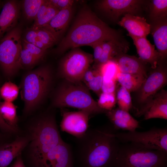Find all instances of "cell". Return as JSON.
Wrapping results in <instances>:
<instances>
[{
    "label": "cell",
    "mask_w": 167,
    "mask_h": 167,
    "mask_svg": "<svg viewBox=\"0 0 167 167\" xmlns=\"http://www.w3.org/2000/svg\"><path fill=\"white\" fill-rule=\"evenodd\" d=\"M146 1L101 0L96 2L97 8L111 21L118 23L122 15H136L142 11Z\"/></svg>",
    "instance_id": "10"
},
{
    "label": "cell",
    "mask_w": 167,
    "mask_h": 167,
    "mask_svg": "<svg viewBox=\"0 0 167 167\" xmlns=\"http://www.w3.org/2000/svg\"><path fill=\"white\" fill-rule=\"evenodd\" d=\"M102 47V54L95 65L94 68H97L112 60L120 54L126 53L129 49L128 44L121 40L104 41Z\"/></svg>",
    "instance_id": "23"
},
{
    "label": "cell",
    "mask_w": 167,
    "mask_h": 167,
    "mask_svg": "<svg viewBox=\"0 0 167 167\" xmlns=\"http://www.w3.org/2000/svg\"><path fill=\"white\" fill-rule=\"evenodd\" d=\"M130 36L133 40L139 58L150 65L152 69L155 68L162 61L160 55L145 37Z\"/></svg>",
    "instance_id": "17"
},
{
    "label": "cell",
    "mask_w": 167,
    "mask_h": 167,
    "mask_svg": "<svg viewBox=\"0 0 167 167\" xmlns=\"http://www.w3.org/2000/svg\"><path fill=\"white\" fill-rule=\"evenodd\" d=\"M11 167H25L21 155L18 156L12 165Z\"/></svg>",
    "instance_id": "43"
},
{
    "label": "cell",
    "mask_w": 167,
    "mask_h": 167,
    "mask_svg": "<svg viewBox=\"0 0 167 167\" xmlns=\"http://www.w3.org/2000/svg\"><path fill=\"white\" fill-rule=\"evenodd\" d=\"M95 75L93 79L86 84L87 87L99 96L101 93V88L103 77L102 75L97 68Z\"/></svg>",
    "instance_id": "35"
},
{
    "label": "cell",
    "mask_w": 167,
    "mask_h": 167,
    "mask_svg": "<svg viewBox=\"0 0 167 167\" xmlns=\"http://www.w3.org/2000/svg\"><path fill=\"white\" fill-rule=\"evenodd\" d=\"M73 7L59 11L43 28L51 32L60 41L70 21Z\"/></svg>",
    "instance_id": "21"
},
{
    "label": "cell",
    "mask_w": 167,
    "mask_h": 167,
    "mask_svg": "<svg viewBox=\"0 0 167 167\" xmlns=\"http://www.w3.org/2000/svg\"><path fill=\"white\" fill-rule=\"evenodd\" d=\"M44 0H24L20 3L25 18L34 20L37 12Z\"/></svg>",
    "instance_id": "28"
},
{
    "label": "cell",
    "mask_w": 167,
    "mask_h": 167,
    "mask_svg": "<svg viewBox=\"0 0 167 167\" xmlns=\"http://www.w3.org/2000/svg\"><path fill=\"white\" fill-rule=\"evenodd\" d=\"M1 80H0V82Z\"/></svg>",
    "instance_id": "46"
},
{
    "label": "cell",
    "mask_w": 167,
    "mask_h": 167,
    "mask_svg": "<svg viewBox=\"0 0 167 167\" xmlns=\"http://www.w3.org/2000/svg\"><path fill=\"white\" fill-rule=\"evenodd\" d=\"M34 167H75L72 146L62 140Z\"/></svg>",
    "instance_id": "13"
},
{
    "label": "cell",
    "mask_w": 167,
    "mask_h": 167,
    "mask_svg": "<svg viewBox=\"0 0 167 167\" xmlns=\"http://www.w3.org/2000/svg\"><path fill=\"white\" fill-rule=\"evenodd\" d=\"M167 69L163 62L150 72L137 91V101L142 107L166 85Z\"/></svg>",
    "instance_id": "11"
},
{
    "label": "cell",
    "mask_w": 167,
    "mask_h": 167,
    "mask_svg": "<svg viewBox=\"0 0 167 167\" xmlns=\"http://www.w3.org/2000/svg\"><path fill=\"white\" fill-rule=\"evenodd\" d=\"M114 136L124 143H131L146 148L167 153V129L153 127L148 131L115 133Z\"/></svg>",
    "instance_id": "9"
},
{
    "label": "cell",
    "mask_w": 167,
    "mask_h": 167,
    "mask_svg": "<svg viewBox=\"0 0 167 167\" xmlns=\"http://www.w3.org/2000/svg\"><path fill=\"white\" fill-rule=\"evenodd\" d=\"M105 113L115 130L133 131L139 127V122L129 112L118 108L107 111Z\"/></svg>",
    "instance_id": "19"
},
{
    "label": "cell",
    "mask_w": 167,
    "mask_h": 167,
    "mask_svg": "<svg viewBox=\"0 0 167 167\" xmlns=\"http://www.w3.org/2000/svg\"><path fill=\"white\" fill-rule=\"evenodd\" d=\"M30 156L34 166L63 140L54 115L46 113L30 127Z\"/></svg>",
    "instance_id": "3"
},
{
    "label": "cell",
    "mask_w": 167,
    "mask_h": 167,
    "mask_svg": "<svg viewBox=\"0 0 167 167\" xmlns=\"http://www.w3.org/2000/svg\"><path fill=\"white\" fill-rule=\"evenodd\" d=\"M47 1L59 11L73 7L75 2L73 0H47Z\"/></svg>",
    "instance_id": "37"
},
{
    "label": "cell",
    "mask_w": 167,
    "mask_h": 167,
    "mask_svg": "<svg viewBox=\"0 0 167 167\" xmlns=\"http://www.w3.org/2000/svg\"><path fill=\"white\" fill-rule=\"evenodd\" d=\"M149 7V17L152 22L167 18V0H152Z\"/></svg>",
    "instance_id": "27"
},
{
    "label": "cell",
    "mask_w": 167,
    "mask_h": 167,
    "mask_svg": "<svg viewBox=\"0 0 167 167\" xmlns=\"http://www.w3.org/2000/svg\"><path fill=\"white\" fill-rule=\"evenodd\" d=\"M117 103L118 108L129 112L132 107L130 92L121 86L116 94Z\"/></svg>",
    "instance_id": "29"
},
{
    "label": "cell",
    "mask_w": 167,
    "mask_h": 167,
    "mask_svg": "<svg viewBox=\"0 0 167 167\" xmlns=\"http://www.w3.org/2000/svg\"><path fill=\"white\" fill-rule=\"evenodd\" d=\"M146 78L136 74L118 72L116 81L130 92L137 91L140 88Z\"/></svg>",
    "instance_id": "25"
},
{
    "label": "cell",
    "mask_w": 167,
    "mask_h": 167,
    "mask_svg": "<svg viewBox=\"0 0 167 167\" xmlns=\"http://www.w3.org/2000/svg\"><path fill=\"white\" fill-rule=\"evenodd\" d=\"M22 46L26 49L39 61L45 55L47 50L41 49L32 44L27 42L24 39L22 40Z\"/></svg>",
    "instance_id": "36"
},
{
    "label": "cell",
    "mask_w": 167,
    "mask_h": 167,
    "mask_svg": "<svg viewBox=\"0 0 167 167\" xmlns=\"http://www.w3.org/2000/svg\"><path fill=\"white\" fill-rule=\"evenodd\" d=\"M23 39L32 44L38 41L36 29L32 28L28 29L25 32Z\"/></svg>",
    "instance_id": "40"
},
{
    "label": "cell",
    "mask_w": 167,
    "mask_h": 167,
    "mask_svg": "<svg viewBox=\"0 0 167 167\" xmlns=\"http://www.w3.org/2000/svg\"><path fill=\"white\" fill-rule=\"evenodd\" d=\"M150 32L152 35L155 45L163 61L167 55V18L152 22Z\"/></svg>",
    "instance_id": "22"
},
{
    "label": "cell",
    "mask_w": 167,
    "mask_h": 167,
    "mask_svg": "<svg viewBox=\"0 0 167 167\" xmlns=\"http://www.w3.org/2000/svg\"><path fill=\"white\" fill-rule=\"evenodd\" d=\"M20 8V3L17 0L6 1L2 4L0 13V39L16 26Z\"/></svg>",
    "instance_id": "15"
},
{
    "label": "cell",
    "mask_w": 167,
    "mask_h": 167,
    "mask_svg": "<svg viewBox=\"0 0 167 167\" xmlns=\"http://www.w3.org/2000/svg\"><path fill=\"white\" fill-rule=\"evenodd\" d=\"M53 77L51 69L47 65L30 71L24 75L20 86L24 114L31 113L43 102L50 91Z\"/></svg>",
    "instance_id": "4"
},
{
    "label": "cell",
    "mask_w": 167,
    "mask_h": 167,
    "mask_svg": "<svg viewBox=\"0 0 167 167\" xmlns=\"http://www.w3.org/2000/svg\"><path fill=\"white\" fill-rule=\"evenodd\" d=\"M112 60L115 62L121 72L140 75L146 78L147 77L146 63L139 58L122 53Z\"/></svg>",
    "instance_id": "16"
},
{
    "label": "cell",
    "mask_w": 167,
    "mask_h": 167,
    "mask_svg": "<svg viewBox=\"0 0 167 167\" xmlns=\"http://www.w3.org/2000/svg\"><path fill=\"white\" fill-rule=\"evenodd\" d=\"M22 30L16 26L0 39V67L8 80L20 69L19 60L22 50Z\"/></svg>",
    "instance_id": "7"
},
{
    "label": "cell",
    "mask_w": 167,
    "mask_h": 167,
    "mask_svg": "<svg viewBox=\"0 0 167 167\" xmlns=\"http://www.w3.org/2000/svg\"><path fill=\"white\" fill-rule=\"evenodd\" d=\"M104 41H99L91 45L93 49V55L94 65L97 63L103 53L102 45Z\"/></svg>",
    "instance_id": "39"
},
{
    "label": "cell",
    "mask_w": 167,
    "mask_h": 167,
    "mask_svg": "<svg viewBox=\"0 0 167 167\" xmlns=\"http://www.w3.org/2000/svg\"><path fill=\"white\" fill-rule=\"evenodd\" d=\"M115 130L113 126L91 128L82 136L74 137L75 167H114L120 146Z\"/></svg>",
    "instance_id": "1"
},
{
    "label": "cell",
    "mask_w": 167,
    "mask_h": 167,
    "mask_svg": "<svg viewBox=\"0 0 167 167\" xmlns=\"http://www.w3.org/2000/svg\"><path fill=\"white\" fill-rule=\"evenodd\" d=\"M19 91V88L15 84L6 82L0 88V96L4 101L12 102L17 98Z\"/></svg>",
    "instance_id": "30"
},
{
    "label": "cell",
    "mask_w": 167,
    "mask_h": 167,
    "mask_svg": "<svg viewBox=\"0 0 167 167\" xmlns=\"http://www.w3.org/2000/svg\"><path fill=\"white\" fill-rule=\"evenodd\" d=\"M116 81L114 80H105L103 79L101 88L102 92L108 93H116Z\"/></svg>",
    "instance_id": "38"
},
{
    "label": "cell",
    "mask_w": 167,
    "mask_h": 167,
    "mask_svg": "<svg viewBox=\"0 0 167 167\" xmlns=\"http://www.w3.org/2000/svg\"><path fill=\"white\" fill-rule=\"evenodd\" d=\"M114 167H167V153L124 143L120 146Z\"/></svg>",
    "instance_id": "6"
},
{
    "label": "cell",
    "mask_w": 167,
    "mask_h": 167,
    "mask_svg": "<svg viewBox=\"0 0 167 167\" xmlns=\"http://www.w3.org/2000/svg\"><path fill=\"white\" fill-rule=\"evenodd\" d=\"M121 38L118 31L110 27L85 5L80 9L69 31L54 51L56 54H61L70 49Z\"/></svg>",
    "instance_id": "2"
},
{
    "label": "cell",
    "mask_w": 167,
    "mask_h": 167,
    "mask_svg": "<svg viewBox=\"0 0 167 167\" xmlns=\"http://www.w3.org/2000/svg\"><path fill=\"white\" fill-rule=\"evenodd\" d=\"M96 72V69H93L89 68L84 74L82 81H83L85 84L90 82L94 78Z\"/></svg>",
    "instance_id": "42"
},
{
    "label": "cell",
    "mask_w": 167,
    "mask_h": 167,
    "mask_svg": "<svg viewBox=\"0 0 167 167\" xmlns=\"http://www.w3.org/2000/svg\"><path fill=\"white\" fill-rule=\"evenodd\" d=\"M0 113L4 121L11 126L17 128L18 118L16 107L12 102L4 101L0 105Z\"/></svg>",
    "instance_id": "26"
},
{
    "label": "cell",
    "mask_w": 167,
    "mask_h": 167,
    "mask_svg": "<svg viewBox=\"0 0 167 167\" xmlns=\"http://www.w3.org/2000/svg\"><path fill=\"white\" fill-rule=\"evenodd\" d=\"M136 116L144 115L147 120L152 118L167 119V91L161 89L147 103L137 111Z\"/></svg>",
    "instance_id": "14"
},
{
    "label": "cell",
    "mask_w": 167,
    "mask_h": 167,
    "mask_svg": "<svg viewBox=\"0 0 167 167\" xmlns=\"http://www.w3.org/2000/svg\"><path fill=\"white\" fill-rule=\"evenodd\" d=\"M93 62V55L91 54L78 48L71 49L60 62L59 74L66 81L80 82L85 72Z\"/></svg>",
    "instance_id": "8"
},
{
    "label": "cell",
    "mask_w": 167,
    "mask_h": 167,
    "mask_svg": "<svg viewBox=\"0 0 167 167\" xmlns=\"http://www.w3.org/2000/svg\"><path fill=\"white\" fill-rule=\"evenodd\" d=\"M1 4H1V1H0V8L1 6Z\"/></svg>",
    "instance_id": "45"
},
{
    "label": "cell",
    "mask_w": 167,
    "mask_h": 167,
    "mask_svg": "<svg viewBox=\"0 0 167 167\" xmlns=\"http://www.w3.org/2000/svg\"><path fill=\"white\" fill-rule=\"evenodd\" d=\"M60 124L61 130L75 137L83 136L88 129L89 120L91 115L83 110L78 111H62Z\"/></svg>",
    "instance_id": "12"
},
{
    "label": "cell",
    "mask_w": 167,
    "mask_h": 167,
    "mask_svg": "<svg viewBox=\"0 0 167 167\" xmlns=\"http://www.w3.org/2000/svg\"><path fill=\"white\" fill-rule=\"evenodd\" d=\"M29 142L28 138L20 137L10 143L0 146V167H7L15 158L21 154Z\"/></svg>",
    "instance_id": "20"
},
{
    "label": "cell",
    "mask_w": 167,
    "mask_h": 167,
    "mask_svg": "<svg viewBox=\"0 0 167 167\" xmlns=\"http://www.w3.org/2000/svg\"><path fill=\"white\" fill-rule=\"evenodd\" d=\"M35 29L37 31L38 41L49 48L59 42L53 34L45 29L43 28Z\"/></svg>",
    "instance_id": "34"
},
{
    "label": "cell",
    "mask_w": 167,
    "mask_h": 167,
    "mask_svg": "<svg viewBox=\"0 0 167 167\" xmlns=\"http://www.w3.org/2000/svg\"><path fill=\"white\" fill-rule=\"evenodd\" d=\"M32 44L39 48L45 50H47L49 48L48 46L39 41H37Z\"/></svg>",
    "instance_id": "44"
},
{
    "label": "cell",
    "mask_w": 167,
    "mask_h": 167,
    "mask_svg": "<svg viewBox=\"0 0 167 167\" xmlns=\"http://www.w3.org/2000/svg\"><path fill=\"white\" fill-rule=\"evenodd\" d=\"M59 11L56 8L50 5L47 0H44L37 12L31 28H37L43 27Z\"/></svg>",
    "instance_id": "24"
},
{
    "label": "cell",
    "mask_w": 167,
    "mask_h": 167,
    "mask_svg": "<svg viewBox=\"0 0 167 167\" xmlns=\"http://www.w3.org/2000/svg\"><path fill=\"white\" fill-rule=\"evenodd\" d=\"M52 106L71 107L89 112L91 114L105 113L92 96L88 88L80 82L67 81L60 85L54 94Z\"/></svg>",
    "instance_id": "5"
},
{
    "label": "cell",
    "mask_w": 167,
    "mask_h": 167,
    "mask_svg": "<svg viewBox=\"0 0 167 167\" xmlns=\"http://www.w3.org/2000/svg\"><path fill=\"white\" fill-rule=\"evenodd\" d=\"M100 71L105 80H114L116 81L117 74L120 72L115 62L110 60L96 68Z\"/></svg>",
    "instance_id": "31"
},
{
    "label": "cell",
    "mask_w": 167,
    "mask_h": 167,
    "mask_svg": "<svg viewBox=\"0 0 167 167\" xmlns=\"http://www.w3.org/2000/svg\"><path fill=\"white\" fill-rule=\"evenodd\" d=\"M128 32L129 36L145 37L150 33V25L143 17L126 14L117 23Z\"/></svg>",
    "instance_id": "18"
},
{
    "label": "cell",
    "mask_w": 167,
    "mask_h": 167,
    "mask_svg": "<svg viewBox=\"0 0 167 167\" xmlns=\"http://www.w3.org/2000/svg\"><path fill=\"white\" fill-rule=\"evenodd\" d=\"M39 61L26 49L22 47L19 60L20 69H30L33 67Z\"/></svg>",
    "instance_id": "32"
},
{
    "label": "cell",
    "mask_w": 167,
    "mask_h": 167,
    "mask_svg": "<svg viewBox=\"0 0 167 167\" xmlns=\"http://www.w3.org/2000/svg\"><path fill=\"white\" fill-rule=\"evenodd\" d=\"M0 100V105L1 104ZM0 128L4 131L10 133H14L17 131V128L13 127L8 125L3 119L0 113Z\"/></svg>",
    "instance_id": "41"
},
{
    "label": "cell",
    "mask_w": 167,
    "mask_h": 167,
    "mask_svg": "<svg viewBox=\"0 0 167 167\" xmlns=\"http://www.w3.org/2000/svg\"><path fill=\"white\" fill-rule=\"evenodd\" d=\"M99 96V98L97 102L101 108L106 111L114 109L117 103L116 93L101 92Z\"/></svg>",
    "instance_id": "33"
}]
</instances>
